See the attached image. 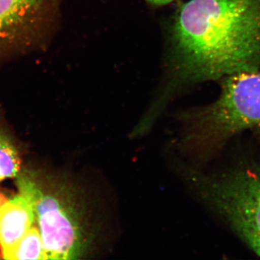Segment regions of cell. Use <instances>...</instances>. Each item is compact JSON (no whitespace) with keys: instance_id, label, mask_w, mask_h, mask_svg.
I'll return each mask as SVG.
<instances>
[{"instance_id":"30bf717a","label":"cell","mask_w":260,"mask_h":260,"mask_svg":"<svg viewBox=\"0 0 260 260\" xmlns=\"http://www.w3.org/2000/svg\"><path fill=\"white\" fill-rule=\"evenodd\" d=\"M0 258H1V256H0Z\"/></svg>"},{"instance_id":"52a82bcc","label":"cell","mask_w":260,"mask_h":260,"mask_svg":"<svg viewBox=\"0 0 260 260\" xmlns=\"http://www.w3.org/2000/svg\"><path fill=\"white\" fill-rule=\"evenodd\" d=\"M10 259H48L45 246L37 223L22 238Z\"/></svg>"},{"instance_id":"5b68a950","label":"cell","mask_w":260,"mask_h":260,"mask_svg":"<svg viewBox=\"0 0 260 260\" xmlns=\"http://www.w3.org/2000/svg\"><path fill=\"white\" fill-rule=\"evenodd\" d=\"M59 0H0V70L47 46Z\"/></svg>"},{"instance_id":"9c48e42d","label":"cell","mask_w":260,"mask_h":260,"mask_svg":"<svg viewBox=\"0 0 260 260\" xmlns=\"http://www.w3.org/2000/svg\"><path fill=\"white\" fill-rule=\"evenodd\" d=\"M148 3L155 5H165L175 1V0H146Z\"/></svg>"},{"instance_id":"7a4b0ae2","label":"cell","mask_w":260,"mask_h":260,"mask_svg":"<svg viewBox=\"0 0 260 260\" xmlns=\"http://www.w3.org/2000/svg\"><path fill=\"white\" fill-rule=\"evenodd\" d=\"M19 191L31 201L48 259H80L92 254L97 230L88 198L64 178L20 176Z\"/></svg>"},{"instance_id":"3957f363","label":"cell","mask_w":260,"mask_h":260,"mask_svg":"<svg viewBox=\"0 0 260 260\" xmlns=\"http://www.w3.org/2000/svg\"><path fill=\"white\" fill-rule=\"evenodd\" d=\"M213 103L184 114L183 140L194 146L217 145L246 130L260 129V68L223 78Z\"/></svg>"},{"instance_id":"6da1fadb","label":"cell","mask_w":260,"mask_h":260,"mask_svg":"<svg viewBox=\"0 0 260 260\" xmlns=\"http://www.w3.org/2000/svg\"><path fill=\"white\" fill-rule=\"evenodd\" d=\"M179 83L225 78L259 68L260 0H189L172 29Z\"/></svg>"},{"instance_id":"ba28073f","label":"cell","mask_w":260,"mask_h":260,"mask_svg":"<svg viewBox=\"0 0 260 260\" xmlns=\"http://www.w3.org/2000/svg\"><path fill=\"white\" fill-rule=\"evenodd\" d=\"M21 169V158L10 137L0 129V181L16 177Z\"/></svg>"},{"instance_id":"8992f818","label":"cell","mask_w":260,"mask_h":260,"mask_svg":"<svg viewBox=\"0 0 260 260\" xmlns=\"http://www.w3.org/2000/svg\"><path fill=\"white\" fill-rule=\"evenodd\" d=\"M36 223L31 201L19 191L8 198L0 191V251L1 257L10 259L22 238Z\"/></svg>"},{"instance_id":"277c9868","label":"cell","mask_w":260,"mask_h":260,"mask_svg":"<svg viewBox=\"0 0 260 260\" xmlns=\"http://www.w3.org/2000/svg\"><path fill=\"white\" fill-rule=\"evenodd\" d=\"M202 195L260 256V171L242 169L200 179Z\"/></svg>"}]
</instances>
